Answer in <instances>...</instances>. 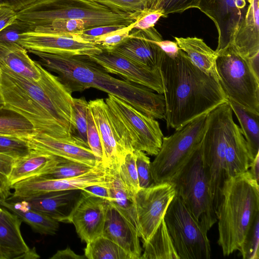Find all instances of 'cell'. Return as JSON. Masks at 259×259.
Returning <instances> with one entry per match:
<instances>
[{
	"label": "cell",
	"mask_w": 259,
	"mask_h": 259,
	"mask_svg": "<svg viewBox=\"0 0 259 259\" xmlns=\"http://www.w3.org/2000/svg\"><path fill=\"white\" fill-rule=\"evenodd\" d=\"M35 62L40 73L38 80L0 67L3 109L25 118L36 133L55 138L70 137L72 93L58 76Z\"/></svg>",
	"instance_id": "6da1fadb"
},
{
	"label": "cell",
	"mask_w": 259,
	"mask_h": 259,
	"mask_svg": "<svg viewBox=\"0 0 259 259\" xmlns=\"http://www.w3.org/2000/svg\"><path fill=\"white\" fill-rule=\"evenodd\" d=\"M159 70L168 128L177 130L228 102L219 81L193 65L181 49L174 57L164 53Z\"/></svg>",
	"instance_id": "7a4b0ae2"
},
{
	"label": "cell",
	"mask_w": 259,
	"mask_h": 259,
	"mask_svg": "<svg viewBox=\"0 0 259 259\" xmlns=\"http://www.w3.org/2000/svg\"><path fill=\"white\" fill-rule=\"evenodd\" d=\"M38 62L56 73L71 92L94 88L123 100L155 119H163L165 101L162 94L143 85L114 78L88 55L66 56L32 52Z\"/></svg>",
	"instance_id": "3957f363"
},
{
	"label": "cell",
	"mask_w": 259,
	"mask_h": 259,
	"mask_svg": "<svg viewBox=\"0 0 259 259\" xmlns=\"http://www.w3.org/2000/svg\"><path fill=\"white\" fill-rule=\"evenodd\" d=\"M215 214L218 243L229 256L239 250L259 214V185L249 170L225 180Z\"/></svg>",
	"instance_id": "277c9868"
},
{
	"label": "cell",
	"mask_w": 259,
	"mask_h": 259,
	"mask_svg": "<svg viewBox=\"0 0 259 259\" xmlns=\"http://www.w3.org/2000/svg\"><path fill=\"white\" fill-rule=\"evenodd\" d=\"M18 19L32 31L50 22L61 19L84 21L91 27L107 25L128 26L134 22L132 14L113 11L94 0H38L17 12Z\"/></svg>",
	"instance_id": "5b68a950"
},
{
	"label": "cell",
	"mask_w": 259,
	"mask_h": 259,
	"mask_svg": "<svg viewBox=\"0 0 259 259\" xmlns=\"http://www.w3.org/2000/svg\"><path fill=\"white\" fill-rule=\"evenodd\" d=\"M105 101L118 143L126 154L142 151L156 156L163 137L158 122L113 95L108 94Z\"/></svg>",
	"instance_id": "8992f818"
},
{
	"label": "cell",
	"mask_w": 259,
	"mask_h": 259,
	"mask_svg": "<svg viewBox=\"0 0 259 259\" xmlns=\"http://www.w3.org/2000/svg\"><path fill=\"white\" fill-rule=\"evenodd\" d=\"M234 123L228 103L222 104L207 114L206 124L200 147L203 166L207 176L215 211L220 191L227 178L225 149Z\"/></svg>",
	"instance_id": "52a82bcc"
},
{
	"label": "cell",
	"mask_w": 259,
	"mask_h": 259,
	"mask_svg": "<svg viewBox=\"0 0 259 259\" xmlns=\"http://www.w3.org/2000/svg\"><path fill=\"white\" fill-rule=\"evenodd\" d=\"M207 114L175 130L170 136L163 137L160 149L151 162V174L154 184L172 183L199 149Z\"/></svg>",
	"instance_id": "ba28073f"
},
{
	"label": "cell",
	"mask_w": 259,
	"mask_h": 259,
	"mask_svg": "<svg viewBox=\"0 0 259 259\" xmlns=\"http://www.w3.org/2000/svg\"><path fill=\"white\" fill-rule=\"evenodd\" d=\"M219 82L228 100L259 114V76L231 44L217 53Z\"/></svg>",
	"instance_id": "9c48e42d"
},
{
	"label": "cell",
	"mask_w": 259,
	"mask_h": 259,
	"mask_svg": "<svg viewBox=\"0 0 259 259\" xmlns=\"http://www.w3.org/2000/svg\"><path fill=\"white\" fill-rule=\"evenodd\" d=\"M179 196L195 220L208 231L217 218L200 148L172 182Z\"/></svg>",
	"instance_id": "30bf717a"
},
{
	"label": "cell",
	"mask_w": 259,
	"mask_h": 259,
	"mask_svg": "<svg viewBox=\"0 0 259 259\" xmlns=\"http://www.w3.org/2000/svg\"><path fill=\"white\" fill-rule=\"evenodd\" d=\"M164 220L180 259L210 258L207 231L176 194L166 210Z\"/></svg>",
	"instance_id": "8fae6325"
},
{
	"label": "cell",
	"mask_w": 259,
	"mask_h": 259,
	"mask_svg": "<svg viewBox=\"0 0 259 259\" xmlns=\"http://www.w3.org/2000/svg\"><path fill=\"white\" fill-rule=\"evenodd\" d=\"M175 195V186L170 183L154 184L140 188L135 194L138 233L143 244L151 238L164 219Z\"/></svg>",
	"instance_id": "7c38bea8"
},
{
	"label": "cell",
	"mask_w": 259,
	"mask_h": 259,
	"mask_svg": "<svg viewBox=\"0 0 259 259\" xmlns=\"http://www.w3.org/2000/svg\"><path fill=\"white\" fill-rule=\"evenodd\" d=\"M105 182L106 170L101 163L91 171L73 178L48 179L35 176L20 181L11 186L14 191L7 200L25 201L49 192L80 190Z\"/></svg>",
	"instance_id": "4fadbf2b"
},
{
	"label": "cell",
	"mask_w": 259,
	"mask_h": 259,
	"mask_svg": "<svg viewBox=\"0 0 259 259\" xmlns=\"http://www.w3.org/2000/svg\"><path fill=\"white\" fill-rule=\"evenodd\" d=\"M110 203L80 190L79 199L59 222L72 224L78 236L87 243L102 235Z\"/></svg>",
	"instance_id": "5bb4252c"
},
{
	"label": "cell",
	"mask_w": 259,
	"mask_h": 259,
	"mask_svg": "<svg viewBox=\"0 0 259 259\" xmlns=\"http://www.w3.org/2000/svg\"><path fill=\"white\" fill-rule=\"evenodd\" d=\"M27 52H40L60 55L98 54L102 50L93 42L73 35L30 31L22 34L18 42Z\"/></svg>",
	"instance_id": "9a60e30c"
},
{
	"label": "cell",
	"mask_w": 259,
	"mask_h": 259,
	"mask_svg": "<svg viewBox=\"0 0 259 259\" xmlns=\"http://www.w3.org/2000/svg\"><path fill=\"white\" fill-rule=\"evenodd\" d=\"M248 4L247 0H201L198 9L217 27V53L232 44L235 30L246 13Z\"/></svg>",
	"instance_id": "2e32d148"
},
{
	"label": "cell",
	"mask_w": 259,
	"mask_h": 259,
	"mask_svg": "<svg viewBox=\"0 0 259 259\" xmlns=\"http://www.w3.org/2000/svg\"><path fill=\"white\" fill-rule=\"evenodd\" d=\"M89 56L107 72L147 87L159 94H163L159 68H151L140 64L114 52L102 51Z\"/></svg>",
	"instance_id": "e0dca14e"
},
{
	"label": "cell",
	"mask_w": 259,
	"mask_h": 259,
	"mask_svg": "<svg viewBox=\"0 0 259 259\" xmlns=\"http://www.w3.org/2000/svg\"><path fill=\"white\" fill-rule=\"evenodd\" d=\"M25 138L31 149L92 167L102 163L89 146L70 137L55 138L45 134L35 133Z\"/></svg>",
	"instance_id": "ac0fdd59"
},
{
	"label": "cell",
	"mask_w": 259,
	"mask_h": 259,
	"mask_svg": "<svg viewBox=\"0 0 259 259\" xmlns=\"http://www.w3.org/2000/svg\"><path fill=\"white\" fill-rule=\"evenodd\" d=\"M161 35L154 27L132 30L129 38L114 52L128 59L151 68H159L164 54L156 40Z\"/></svg>",
	"instance_id": "d6986e66"
},
{
	"label": "cell",
	"mask_w": 259,
	"mask_h": 259,
	"mask_svg": "<svg viewBox=\"0 0 259 259\" xmlns=\"http://www.w3.org/2000/svg\"><path fill=\"white\" fill-rule=\"evenodd\" d=\"M88 103L102 147V165L106 169H118L126 154L118 143L107 105L103 99L90 100Z\"/></svg>",
	"instance_id": "ffe728a7"
},
{
	"label": "cell",
	"mask_w": 259,
	"mask_h": 259,
	"mask_svg": "<svg viewBox=\"0 0 259 259\" xmlns=\"http://www.w3.org/2000/svg\"><path fill=\"white\" fill-rule=\"evenodd\" d=\"M102 235L117 244L132 259H140L142 248L137 231L110 203Z\"/></svg>",
	"instance_id": "44dd1931"
},
{
	"label": "cell",
	"mask_w": 259,
	"mask_h": 259,
	"mask_svg": "<svg viewBox=\"0 0 259 259\" xmlns=\"http://www.w3.org/2000/svg\"><path fill=\"white\" fill-rule=\"evenodd\" d=\"M246 13L238 24L232 45L248 59L259 55V0H247Z\"/></svg>",
	"instance_id": "7402d4cb"
},
{
	"label": "cell",
	"mask_w": 259,
	"mask_h": 259,
	"mask_svg": "<svg viewBox=\"0 0 259 259\" xmlns=\"http://www.w3.org/2000/svg\"><path fill=\"white\" fill-rule=\"evenodd\" d=\"M63 158L34 149L16 158L8 176L10 186L31 177L38 176L56 165Z\"/></svg>",
	"instance_id": "603a6c76"
},
{
	"label": "cell",
	"mask_w": 259,
	"mask_h": 259,
	"mask_svg": "<svg viewBox=\"0 0 259 259\" xmlns=\"http://www.w3.org/2000/svg\"><path fill=\"white\" fill-rule=\"evenodd\" d=\"M0 67L33 80H38L40 71L27 51L17 43L0 42Z\"/></svg>",
	"instance_id": "cb8c5ba5"
},
{
	"label": "cell",
	"mask_w": 259,
	"mask_h": 259,
	"mask_svg": "<svg viewBox=\"0 0 259 259\" xmlns=\"http://www.w3.org/2000/svg\"><path fill=\"white\" fill-rule=\"evenodd\" d=\"M178 47L184 52L192 63L202 72L219 81L216 69L218 54L197 37H175Z\"/></svg>",
	"instance_id": "d4e9b609"
},
{
	"label": "cell",
	"mask_w": 259,
	"mask_h": 259,
	"mask_svg": "<svg viewBox=\"0 0 259 259\" xmlns=\"http://www.w3.org/2000/svg\"><path fill=\"white\" fill-rule=\"evenodd\" d=\"M105 170L106 182L110 192V203L135 228L138 232L135 197L130 194L121 181L118 169H105Z\"/></svg>",
	"instance_id": "484cf974"
},
{
	"label": "cell",
	"mask_w": 259,
	"mask_h": 259,
	"mask_svg": "<svg viewBox=\"0 0 259 259\" xmlns=\"http://www.w3.org/2000/svg\"><path fill=\"white\" fill-rule=\"evenodd\" d=\"M225 161L227 177L249 170L250 159L247 143L240 128L235 122L227 142Z\"/></svg>",
	"instance_id": "4316f807"
},
{
	"label": "cell",
	"mask_w": 259,
	"mask_h": 259,
	"mask_svg": "<svg viewBox=\"0 0 259 259\" xmlns=\"http://www.w3.org/2000/svg\"><path fill=\"white\" fill-rule=\"evenodd\" d=\"M0 205L11 211L41 235H54L58 231L59 222L53 218L31 209L24 201L0 200Z\"/></svg>",
	"instance_id": "83f0119b"
},
{
	"label": "cell",
	"mask_w": 259,
	"mask_h": 259,
	"mask_svg": "<svg viewBox=\"0 0 259 259\" xmlns=\"http://www.w3.org/2000/svg\"><path fill=\"white\" fill-rule=\"evenodd\" d=\"M77 190L47 193L24 201L32 209L48 215L59 222L65 217V209L74 199Z\"/></svg>",
	"instance_id": "f1b7e54d"
},
{
	"label": "cell",
	"mask_w": 259,
	"mask_h": 259,
	"mask_svg": "<svg viewBox=\"0 0 259 259\" xmlns=\"http://www.w3.org/2000/svg\"><path fill=\"white\" fill-rule=\"evenodd\" d=\"M22 221L19 218L15 222H0V247L8 259L30 258L33 252L29 249L20 231Z\"/></svg>",
	"instance_id": "f546056e"
},
{
	"label": "cell",
	"mask_w": 259,
	"mask_h": 259,
	"mask_svg": "<svg viewBox=\"0 0 259 259\" xmlns=\"http://www.w3.org/2000/svg\"><path fill=\"white\" fill-rule=\"evenodd\" d=\"M143 245L140 259H180L164 219Z\"/></svg>",
	"instance_id": "4dcf8cb0"
},
{
	"label": "cell",
	"mask_w": 259,
	"mask_h": 259,
	"mask_svg": "<svg viewBox=\"0 0 259 259\" xmlns=\"http://www.w3.org/2000/svg\"><path fill=\"white\" fill-rule=\"evenodd\" d=\"M228 102L240 123V128L247 143L250 163L259 153V114L231 100H228Z\"/></svg>",
	"instance_id": "1f68e13d"
},
{
	"label": "cell",
	"mask_w": 259,
	"mask_h": 259,
	"mask_svg": "<svg viewBox=\"0 0 259 259\" xmlns=\"http://www.w3.org/2000/svg\"><path fill=\"white\" fill-rule=\"evenodd\" d=\"M84 255L89 259H132L117 244L103 235L87 243Z\"/></svg>",
	"instance_id": "d6a6232c"
},
{
	"label": "cell",
	"mask_w": 259,
	"mask_h": 259,
	"mask_svg": "<svg viewBox=\"0 0 259 259\" xmlns=\"http://www.w3.org/2000/svg\"><path fill=\"white\" fill-rule=\"evenodd\" d=\"M88 105L83 97L73 98L69 134L74 140L89 147L87 138Z\"/></svg>",
	"instance_id": "836d02e7"
},
{
	"label": "cell",
	"mask_w": 259,
	"mask_h": 259,
	"mask_svg": "<svg viewBox=\"0 0 259 259\" xmlns=\"http://www.w3.org/2000/svg\"><path fill=\"white\" fill-rule=\"evenodd\" d=\"M95 167L77 162L63 159L48 171L37 177L48 179L71 178L85 174Z\"/></svg>",
	"instance_id": "e575fe53"
},
{
	"label": "cell",
	"mask_w": 259,
	"mask_h": 259,
	"mask_svg": "<svg viewBox=\"0 0 259 259\" xmlns=\"http://www.w3.org/2000/svg\"><path fill=\"white\" fill-rule=\"evenodd\" d=\"M91 28L84 21L75 19H61L50 22L34 28L32 31L65 35H73Z\"/></svg>",
	"instance_id": "d590c367"
},
{
	"label": "cell",
	"mask_w": 259,
	"mask_h": 259,
	"mask_svg": "<svg viewBox=\"0 0 259 259\" xmlns=\"http://www.w3.org/2000/svg\"><path fill=\"white\" fill-rule=\"evenodd\" d=\"M35 133L32 125L20 116H0V135L25 138Z\"/></svg>",
	"instance_id": "8d00e7d4"
},
{
	"label": "cell",
	"mask_w": 259,
	"mask_h": 259,
	"mask_svg": "<svg viewBox=\"0 0 259 259\" xmlns=\"http://www.w3.org/2000/svg\"><path fill=\"white\" fill-rule=\"evenodd\" d=\"M201 0H146L145 8L160 10L163 17L169 14L182 13L191 8L198 9Z\"/></svg>",
	"instance_id": "74e56055"
},
{
	"label": "cell",
	"mask_w": 259,
	"mask_h": 259,
	"mask_svg": "<svg viewBox=\"0 0 259 259\" xmlns=\"http://www.w3.org/2000/svg\"><path fill=\"white\" fill-rule=\"evenodd\" d=\"M118 174L128 192L135 197L140 188L134 151L126 154L118 168Z\"/></svg>",
	"instance_id": "f35d334b"
},
{
	"label": "cell",
	"mask_w": 259,
	"mask_h": 259,
	"mask_svg": "<svg viewBox=\"0 0 259 259\" xmlns=\"http://www.w3.org/2000/svg\"><path fill=\"white\" fill-rule=\"evenodd\" d=\"M134 23L117 30L109 33L93 40V42L102 51L113 52L130 37Z\"/></svg>",
	"instance_id": "ab89813d"
},
{
	"label": "cell",
	"mask_w": 259,
	"mask_h": 259,
	"mask_svg": "<svg viewBox=\"0 0 259 259\" xmlns=\"http://www.w3.org/2000/svg\"><path fill=\"white\" fill-rule=\"evenodd\" d=\"M31 149L25 138L0 135V153L15 158L27 154Z\"/></svg>",
	"instance_id": "60d3db41"
},
{
	"label": "cell",
	"mask_w": 259,
	"mask_h": 259,
	"mask_svg": "<svg viewBox=\"0 0 259 259\" xmlns=\"http://www.w3.org/2000/svg\"><path fill=\"white\" fill-rule=\"evenodd\" d=\"M259 214L253 221L239 250L243 259L259 258Z\"/></svg>",
	"instance_id": "b9f144b4"
},
{
	"label": "cell",
	"mask_w": 259,
	"mask_h": 259,
	"mask_svg": "<svg viewBox=\"0 0 259 259\" xmlns=\"http://www.w3.org/2000/svg\"><path fill=\"white\" fill-rule=\"evenodd\" d=\"M136 164L140 188H145L154 184L151 174L150 159L142 151H135Z\"/></svg>",
	"instance_id": "7bdbcfd3"
},
{
	"label": "cell",
	"mask_w": 259,
	"mask_h": 259,
	"mask_svg": "<svg viewBox=\"0 0 259 259\" xmlns=\"http://www.w3.org/2000/svg\"><path fill=\"white\" fill-rule=\"evenodd\" d=\"M132 16L134 20L133 29L144 30L154 27L163 15L158 10L144 9L132 13Z\"/></svg>",
	"instance_id": "ee69618b"
},
{
	"label": "cell",
	"mask_w": 259,
	"mask_h": 259,
	"mask_svg": "<svg viewBox=\"0 0 259 259\" xmlns=\"http://www.w3.org/2000/svg\"><path fill=\"white\" fill-rule=\"evenodd\" d=\"M115 11L131 14L145 8L146 0H94Z\"/></svg>",
	"instance_id": "f6af8a7d"
},
{
	"label": "cell",
	"mask_w": 259,
	"mask_h": 259,
	"mask_svg": "<svg viewBox=\"0 0 259 259\" xmlns=\"http://www.w3.org/2000/svg\"><path fill=\"white\" fill-rule=\"evenodd\" d=\"M30 31L25 23L17 19L0 31V42L18 44L22 34Z\"/></svg>",
	"instance_id": "bcb514c9"
},
{
	"label": "cell",
	"mask_w": 259,
	"mask_h": 259,
	"mask_svg": "<svg viewBox=\"0 0 259 259\" xmlns=\"http://www.w3.org/2000/svg\"><path fill=\"white\" fill-rule=\"evenodd\" d=\"M87 138L90 148L98 159L102 162V147L96 125L93 115L89 108L87 111Z\"/></svg>",
	"instance_id": "7dc6e473"
},
{
	"label": "cell",
	"mask_w": 259,
	"mask_h": 259,
	"mask_svg": "<svg viewBox=\"0 0 259 259\" xmlns=\"http://www.w3.org/2000/svg\"><path fill=\"white\" fill-rule=\"evenodd\" d=\"M126 26L122 25H107L85 29L74 34L77 38L93 42V40L104 35L122 28Z\"/></svg>",
	"instance_id": "c3c4849f"
},
{
	"label": "cell",
	"mask_w": 259,
	"mask_h": 259,
	"mask_svg": "<svg viewBox=\"0 0 259 259\" xmlns=\"http://www.w3.org/2000/svg\"><path fill=\"white\" fill-rule=\"evenodd\" d=\"M83 190L93 195L102 198L110 202V192L106 182L103 184H94L86 187Z\"/></svg>",
	"instance_id": "681fc988"
},
{
	"label": "cell",
	"mask_w": 259,
	"mask_h": 259,
	"mask_svg": "<svg viewBox=\"0 0 259 259\" xmlns=\"http://www.w3.org/2000/svg\"><path fill=\"white\" fill-rule=\"evenodd\" d=\"M17 19L16 12L8 7L0 5V31Z\"/></svg>",
	"instance_id": "f907efd6"
},
{
	"label": "cell",
	"mask_w": 259,
	"mask_h": 259,
	"mask_svg": "<svg viewBox=\"0 0 259 259\" xmlns=\"http://www.w3.org/2000/svg\"><path fill=\"white\" fill-rule=\"evenodd\" d=\"M156 42L162 51L170 57L176 56L180 50L176 41L163 40L162 37L156 40Z\"/></svg>",
	"instance_id": "816d5d0a"
},
{
	"label": "cell",
	"mask_w": 259,
	"mask_h": 259,
	"mask_svg": "<svg viewBox=\"0 0 259 259\" xmlns=\"http://www.w3.org/2000/svg\"><path fill=\"white\" fill-rule=\"evenodd\" d=\"M38 0H0L2 6L8 7L15 12L21 11Z\"/></svg>",
	"instance_id": "f5cc1de1"
},
{
	"label": "cell",
	"mask_w": 259,
	"mask_h": 259,
	"mask_svg": "<svg viewBox=\"0 0 259 259\" xmlns=\"http://www.w3.org/2000/svg\"><path fill=\"white\" fill-rule=\"evenodd\" d=\"M15 159L10 155L0 153V172L8 177Z\"/></svg>",
	"instance_id": "db71d44e"
},
{
	"label": "cell",
	"mask_w": 259,
	"mask_h": 259,
	"mask_svg": "<svg viewBox=\"0 0 259 259\" xmlns=\"http://www.w3.org/2000/svg\"><path fill=\"white\" fill-rule=\"evenodd\" d=\"M50 259H84L87 258L84 255H78L75 253L69 247L64 249L59 250Z\"/></svg>",
	"instance_id": "11a10c76"
},
{
	"label": "cell",
	"mask_w": 259,
	"mask_h": 259,
	"mask_svg": "<svg viewBox=\"0 0 259 259\" xmlns=\"http://www.w3.org/2000/svg\"><path fill=\"white\" fill-rule=\"evenodd\" d=\"M11 189L8 177L0 172V200H7L12 194Z\"/></svg>",
	"instance_id": "9f6ffc18"
},
{
	"label": "cell",
	"mask_w": 259,
	"mask_h": 259,
	"mask_svg": "<svg viewBox=\"0 0 259 259\" xmlns=\"http://www.w3.org/2000/svg\"><path fill=\"white\" fill-rule=\"evenodd\" d=\"M19 218L15 214H12L6 208L0 207V222L12 223L15 222Z\"/></svg>",
	"instance_id": "6f0895ef"
},
{
	"label": "cell",
	"mask_w": 259,
	"mask_h": 259,
	"mask_svg": "<svg viewBox=\"0 0 259 259\" xmlns=\"http://www.w3.org/2000/svg\"><path fill=\"white\" fill-rule=\"evenodd\" d=\"M249 171L252 175L254 179L258 183L259 182V153H258L254 159L250 163Z\"/></svg>",
	"instance_id": "680465c9"
},
{
	"label": "cell",
	"mask_w": 259,
	"mask_h": 259,
	"mask_svg": "<svg viewBox=\"0 0 259 259\" xmlns=\"http://www.w3.org/2000/svg\"><path fill=\"white\" fill-rule=\"evenodd\" d=\"M0 259H8L7 256L0 247Z\"/></svg>",
	"instance_id": "91938a15"
},
{
	"label": "cell",
	"mask_w": 259,
	"mask_h": 259,
	"mask_svg": "<svg viewBox=\"0 0 259 259\" xmlns=\"http://www.w3.org/2000/svg\"><path fill=\"white\" fill-rule=\"evenodd\" d=\"M4 101L3 100V98L0 94V107L3 106L4 105Z\"/></svg>",
	"instance_id": "94428289"
},
{
	"label": "cell",
	"mask_w": 259,
	"mask_h": 259,
	"mask_svg": "<svg viewBox=\"0 0 259 259\" xmlns=\"http://www.w3.org/2000/svg\"><path fill=\"white\" fill-rule=\"evenodd\" d=\"M1 74H2V70H1V68L0 67V81H1Z\"/></svg>",
	"instance_id": "6125c7cd"
},
{
	"label": "cell",
	"mask_w": 259,
	"mask_h": 259,
	"mask_svg": "<svg viewBox=\"0 0 259 259\" xmlns=\"http://www.w3.org/2000/svg\"><path fill=\"white\" fill-rule=\"evenodd\" d=\"M1 5V2H0V5Z\"/></svg>",
	"instance_id": "be15d7a7"
}]
</instances>
